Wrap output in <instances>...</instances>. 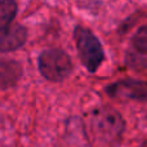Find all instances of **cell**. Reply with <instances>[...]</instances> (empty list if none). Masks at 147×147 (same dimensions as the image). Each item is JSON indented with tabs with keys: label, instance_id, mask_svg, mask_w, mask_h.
<instances>
[{
	"label": "cell",
	"instance_id": "obj_2",
	"mask_svg": "<svg viewBox=\"0 0 147 147\" xmlns=\"http://www.w3.org/2000/svg\"><path fill=\"white\" fill-rule=\"evenodd\" d=\"M74 41L81 65L86 71L92 74L96 72L105 59V51L99 39L89 28L75 26Z\"/></svg>",
	"mask_w": 147,
	"mask_h": 147
},
{
	"label": "cell",
	"instance_id": "obj_7",
	"mask_svg": "<svg viewBox=\"0 0 147 147\" xmlns=\"http://www.w3.org/2000/svg\"><path fill=\"white\" fill-rule=\"evenodd\" d=\"M22 66L14 59H0V89H9L17 85L22 78Z\"/></svg>",
	"mask_w": 147,
	"mask_h": 147
},
{
	"label": "cell",
	"instance_id": "obj_8",
	"mask_svg": "<svg viewBox=\"0 0 147 147\" xmlns=\"http://www.w3.org/2000/svg\"><path fill=\"white\" fill-rule=\"evenodd\" d=\"M17 10L18 7L16 0H0V31L12 25L17 16Z\"/></svg>",
	"mask_w": 147,
	"mask_h": 147
},
{
	"label": "cell",
	"instance_id": "obj_5",
	"mask_svg": "<svg viewBox=\"0 0 147 147\" xmlns=\"http://www.w3.org/2000/svg\"><path fill=\"white\" fill-rule=\"evenodd\" d=\"M125 65L138 72H147V25L133 35L125 53Z\"/></svg>",
	"mask_w": 147,
	"mask_h": 147
},
{
	"label": "cell",
	"instance_id": "obj_6",
	"mask_svg": "<svg viewBox=\"0 0 147 147\" xmlns=\"http://www.w3.org/2000/svg\"><path fill=\"white\" fill-rule=\"evenodd\" d=\"M27 40V30L25 26L16 23L0 31V52H14L25 45Z\"/></svg>",
	"mask_w": 147,
	"mask_h": 147
},
{
	"label": "cell",
	"instance_id": "obj_1",
	"mask_svg": "<svg viewBox=\"0 0 147 147\" xmlns=\"http://www.w3.org/2000/svg\"><path fill=\"white\" fill-rule=\"evenodd\" d=\"M90 129L101 145L119 147L125 132V121L121 114L114 107L102 106L92 112Z\"/></svg>",
	"mask_w": 147,
	"mask_h": 147
},
{
	"label": "cell",
	"instance_id": "obj_9",
	"mask_svg": "<svg viewBox=\"0 0 147 147\" xmlns=\"http://www.w3.org/2000/svg\"><path fill=\"white\" fill-rule=\"evenodd\" d=\"M138 147H147V141H143V142L141 143V145L138 146Z\"/></svg>",
	"mask_w": 147,
	"mask_h": 147
},
{
	"label": "cell",
	"instance_id": "obj_3",
	"mask_svg": "<svg viewBox=\"0 0 147 147\" xmlns=\"http://www.w3.org/2000/svg\"><path fill=\"white\" fill-rule=\"evenodd\" d=\"M39 72L45 80L61 83L72 74L74 65L69 54L62 49H45L38 58Z\"/></svg>",
	"mask_w": 147,
	"mask_h": 147
},
{
	"label": "cell",
	"instance_id": "obj_4",
	"mask_svg": "<svg viewBox=\"0 0 147 147\" xmlns=\"http://www.w3.org/2000/svg\"><path fill=\"white\" fill-rule=\"evenodd\" d=\"M109 97L123 101L147 102V81L137 79H123L105 86Z\"/></svg>",
	"mask_w": 147,
	"mask_h": 147
}]
</instances>
